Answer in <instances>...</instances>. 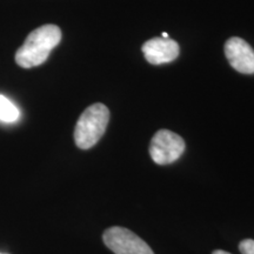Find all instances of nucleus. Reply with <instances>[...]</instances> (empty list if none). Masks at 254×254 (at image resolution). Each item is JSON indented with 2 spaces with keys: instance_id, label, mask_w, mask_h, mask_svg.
<instances>
[{
  "instance_id": "1",
  "label": "nucleus",
  "mask_w": 254,
  "mask_h": 254,
  "mask_svg": "<svg viewBox=\"0 0 254 254\" xmlns=\"http://www.w3.org/2000/svg\"><path fill=\"white\" fill-rule=\"evenodd\" d=\"M62 31L57 25L47 24L28 34L23 46L15 53V63L23 68H32L44 64L52 50L59 45Z\"/></svg>"
},
{
  "instance_id": "2",
  "label": "nucleus",
  "mask_w": 254,
  "mask_h": 254,
  "mask_svg": "<svg viewBox=\"0 0 254 254\" xmlns=\"http://www.w3.org/2000/svg\"><path fill=\"white\" fill-rule=\"evenodd\" d=\"M110 111L104 104H93L82 112L74 129L75 145L81 150L93 147L106 131Z\"/></svg>"
},
{
  "instance_id": "3",
  "label": "nucleus",
  "mask_w": 254,
  "mask_h": 254,
  "mask_svg": "<svg viewBox=\"0 0 254 254\" xmlns=\"http://www.w3.org/2000/svg\"><path fill=\"white\" fill-rule=\"evenodd\" d=\"M185 151V141L180 135L168 129H160L151 140L150 154L158 165H168L177 161Z\"/></svg>"
},
{
  "instance_id": "4",
  "label": "nucleus",
  "mask_w": 254,
  "mask_h": 254,
  "mask_svg": "<svg viewBox=\"0 0 254 254\" xmlns=\"http://www.w3.org/2000/svg\"><path fill=\"white\" fill-rule=\"evenodd\" d=\"M104 243L116 254H154L151 247L127 228L114 226L105 231Z\"/></svg>"
},
{
  "instance_id": "5",
  "label": "nucleus",
  "mask_w": 254,
  "mask_h": 254,
  "mask_svg": "<svg viewBox=\"0 0 254 254\" xmlns=\"http://www.w3.org/2000/svg\"><path fill=\"white\" fill-rule=\"evenodd\" d=\"M225 56L236 71L243 74L254 73V50L241 38L233 37L226 41Z\"/></svg>"
},
{
  "instance_id": "6",
  "label": "nucleus",
  "mask_w": 254,
  "mask_h": 254,
  "mask_svg": "<svg viewBox=\"0 0 254 254\" xmlns=\"http://www.w3.org/2000/svg\"><path fill=\"white\" fill-rule=\"evenodd\" d=\"M180 49L176 40L153 38L142 45L145 59L152 65H161L173 62L179 56Z\"/></svg>"
},
{
  "instance_id": "7",
  "label": "nucleus",
  "mask_w": 254,
  "mask_h": 254,
  "mask_svg": "<svg viewBox=\"0 0 254 254\" xmlns=\"http://www.w3.org/2000/svg\"><path fill=\"white\" fill-rule=\"evenodd\" d=\"M20 117L18 107L7 99L5 95L0 94V120L4 123H14Z\"/></svg>"
},
{
  "instance_id": "8",
  "label": "nucleus",
  "mask_w": 254,
  "mask_h": 254,
  "mask_svg": "<svg viewBox=\"0 0 254 254\" xmlns=\"http://www.w3.org/2000/svg\"><path fill=\"white\" fill-rule=\"evenodd\" d=\"M241 254H254V240L246 239L239 244Z\"/></svg>"
},
{
  "instance_id": "9",
  "label": "nucleus",
  "mask_w": 254,
  "mask_h": 254,
  "mask_svg": "<svg viewBox=\"0 0 254 254\" xmlns=\"http://www.w3.org/2000/svg\"><path fill=\"white\" fill-rule=\"evenodd\" d=\"M212 254H231V253L225 252V251H220V250H218V251H214V252L212 253Z\"/></svg>"
},
{
  "instance_id": "10",
  "label": "nucleus",
  "mask_w": 254,
  "mask_h": 254,
  "mask_svg": "<svg viewBox=\"0 0 254 254\" xmlns=\"http://www.w3.org/2000/svg\"><path fill=\"white\" fill-rule=\"evenodd\" d=\"M161 38H164V39H168V34L166 33V32H164L163 37H161Z\"/></svg>"
},
{
  "instance_id": "11",
  "label": "nucleus",
  "mask_w": 254,
  "mask_h": 254,
  "mask_svg": "<svg viewBox=\"0 0 254 254\" xmlns=\"http://www.w3.org/2000/svg\"><path fill=\"white\" fill-rule=\"evenodd\" d=\"M0 254H4V253H0Z\"/></svg>"
}]
</instances>
